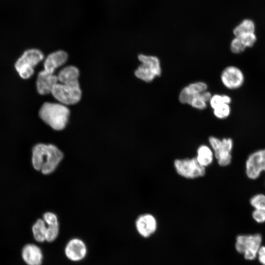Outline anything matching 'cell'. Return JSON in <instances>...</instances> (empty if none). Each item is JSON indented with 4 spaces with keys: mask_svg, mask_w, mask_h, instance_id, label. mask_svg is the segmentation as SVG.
<instances>
[{
    "mask_svg": "<svg viewBox=\"0 0 265 265\" xmlns=\"http://www.w3.org/2000/svg\"><path fill=\"white\" fill-rule=\"evenodd\" d=\"M69 109L63 104L46 102L40 108L41 119L55 130L63 129L68 122Z\"/></svg>",
    "mask_w": 265,
    "mask_h": 265,
    "instance_id": "7a4b0ae2",
    "label": "cell"
},
{
    "mask_svg": "<svg viewBox=\"0 0 265 265\" xmlns=\"http://www.w3.org/2000/svg\"><path fill=\"white\" fill-rule=\"evenodd\" d=\"M214 115L218 119H224L227 118L231 113L230 105L223 104L213 109Z\"/></svg>",
    "mask_w": 265,
    "mask_h": 265,
    "instance_id": "cb8c5ba5",
    "label": "cell"
},
{
    "mask_svg": "<svg viewBox=\"0 0 265 265\" xmlns=\"http://www.w3.org/2000/svg\"><path fill=\"white\" fill-rule=\"evenodd\" d=\"M57 76L43 70L38 75L36 86L38 92L41 95L51 93L54 86L58 83Z\"/></svg>",
    "mask_w": 265,
    "mask_h": 265,
    "instance_id": "4fadbf2b",
    "label": "cell"
},
{
    "mask_svg": "<svg viewBox=\"0 0 265 265\" xmlns=\"http://www.w3.org/2000/svg\"><path fill=\"white\" fill-rule=\"evenodd\" d=\"M232 101L231 97L226 95L215 94L212 96L209 102L212 109H214L222 104L230 105Z\"/></svg>",
    "mask_w": 265,
    "mask_h": 265,
    "instance_id": "7402d4cb",
    "label": "cell"
},
{
    "mask_svg": "<svg viewBox=\"0 0 265 265\" xmlns=\"http://www.w3.org/2000/svg\"><path fill=\"white\" fill-rule=\"evenodd\" d=\"M208 141L218 165L221 167L230 165L232 159L231 152L234 145L233 139L230 137L221 139L211 136Z\"/></svg>",
    "mask_w": 265,
    "mask_h": 265,
    "instance_id": "5b68a950",
    "label": "cell"
},
{
    "mask_svg": "<svg viewBox=\"0 0 265 265\" xmlns=\"http://www.w3.org/2000/svg\"><path fill=\"white\" fill-rule=\"evenodd\" d=\"M262 237L259 234L254 235H239L237 238L235 247L237 251L244 254L245 259L254 260L261 247Z\"/></svg>",
    "mask_w": 265,
    "mask_h": 265,
    "instance_id": "52a82bcc",
    "label": "cell"
},
{
    "mask_svg": "<svg viewBox=\"0 0 265 265\" xmlns=\"http://www.w3.org/2000/svg\"><path fill=\"white\" fill-rule=\"evenodd\" d=\"M57 76L58 81L61 83L79 84V71L75 66H69L65 67L59 72Z\"/></svg>",
    "mask_w": 265,
    "mask_h": 265,
    "instance_id": "e0dca14e",
    "label": "cell"
},
{
    "mask_svg": "<svg viewBox=\"0 0 265 265\" xmlns=\"http://www.w3.org/2000/svg\"><path fill=\"white\" fill-rule=\"evenodd\" d=\"M265 172V148L250 154L245 162V174L247 178L254 180Z\"/></svg>",
    "mask_w": 265,
    "mask_h": 265,
    "instance_id": "9c48e42d",
    "label": "cell"
},
{
    "mask_svg": "<svg viewBox=\"0 0 265 265\" xmlns=\"http://www.w3.org/2000/svg\"><path fill=\"white\" fill-rule=\"evenodd\" d=\"M43 219L48 225H59L57 216L53 212H47L44 214Z\"/></svg>",
    "mask_w": 265,
    "mask_h": 265,
    "instance_id": "83f0119b",
    "label": "cell"
},
{
    "mask_svg": "<svg viewBox=\"0 0 265 265\" xmlns=\"http://www.w3.org/2000/svg\"><path fill=\"white\" fill-rule=\"evenodd\" d=\"M63 157L62 153L55 146L39 143L32 148L31 162L35 170L49 174L55 170Z\"/></svg>",
    "mask_w": 265,
    "mask_h": 265,
    "instance_id": "6da1fadb",
    "label": "cell"
},
{
    "mask_svg": "<svg viewBox=\"0 0 265 265\" xmlns=\"http://www.w3.org/2000/svg\"><path fill=\"white\" fill-rule=\"evenodd\" d=\"M138 59L141 62L134 72L138 79L146 82H151L156 77L161 73V69L159 59L153 55L139 54Z\"/></svg>",
    "mask_w": 265,
    "mask_h": 265,
    "instance_id": "3957f363",
    "label": "cell"
},
{
    "mask_svg": "<svg viewBox=\"0 0 265 265\" xmlns=\"http://www.w3.org/2000/svg\"><path fill=\"white\" fill-rule=\"evenodd\" d=\"M156 217L151 213L140 215L136 219L135 228L138 234L144 238H148L153 234L157 228Z\"/></svg>",
    "mask_w": 265,
    "mask_h": 265,
    "instance_id": "8fae6325",
    "label": "cell"
},
{
    "mask_svg": "<svg viewBox=\"0 0 265 265\" xmlns=\"http://www.w3.org/2000/svg\"><path fill=\"white\" fill-rule=\"evenodd\" d=\"M24 261L27 265H41L43 261V253L41 249L34 244L25 245L22 251Z\"/></svg>",
    "mask_w": 265,
    "mask_h": 265,
    "instance_id": "9a60e30c",
    "label": "cell"
},
{
    "mask_svg": "<svg viewBox=\"0 0 265 265\" xmlns=\"http://www.w3.org/2000/svg\"><path fill=\"white\" fill-rule=\"evenodd\" d=\"M173 164L177 174L186 179H197L206 174V167L201 165L195 157L176 159Z\"/></svg>",
    "mask_w": 265,
    "mask_h": 265,
    "instance_id": "8992f818",
    "label": "cell"
},
{
    "mask_svg": "<svg viewBox=\"0 0 265 265\" xmlns=\"http://www.w3.org/2000/svg\"><path fill=\"white\" fill-rule=\"evenodd\" d=\"M47 225L46 240L48 242L53 241L59 234V225Z\"/></svg>",
    "mask_w": 265,
    "mask_h": 265,
    "instance_id": "484cf974",
    "label": "cell"
},
{
    "mask_svg": "<svg viewBox=\"0 0 265 265\" xmlns=\"http://www.w3.org/2000/svg\"><path fill=\"white\" fill-rule=\"evenodd\" d=\"M246 49V47L238 37L235 36L232 40L230 44V50L233 53H240L243 52Z\"/></svg>",
    "mask_w": 265,
    "mask_h": 265,
    "instance_id": "d4e9b609",
    "label": "cell"
},
{
    "mask_svg": "<svg viewBox=\"0 0 265 265\" xmlns=\"http://www.w3.org/2000/svg\"><path fill=\"white\" fill-rule=\"evenodd\" d=\"M220 78L223 84L229 89L240 87L244 81V76L242 71L235 66L225 68L222 72Z\"/></svg>",
    "mask_w": 265,
    "mask_h": 265,
    "instance_id": "30bf717a",
    "label": "cell"
},
{
    "mask_svg": "<svg viewBox=\"0 0 265 265\" xmlns=\"http://www.w3.org/2000/svg\"><path fill=\"white\" fill-rule=\"evenodd\" d=\"M258 259L260 262L265 265V246H261L258 252Z\"/></svg>",
    "mask_w": 265,
    "mask_h": 265,
    "instance_id": "f546056e",
    "label": "cell"
},
{
    "mask_svg": "<svg viewBox=\"0 0 265 265\" xmlns=\"http://www.w3.org/2000/svg\"><path fill=\"white\" fill-rule=\"evenodd\" d=\"M252 215L257 223H262L265 222V211L254 210Z\"/></svg>",
    "mask_w": 265,
    "mask_h": 265,
    "instance_id": "f1b7e54d",
    "label": "cell"
},
{
    "mask_svg": "<svg viewBox=\"0 0 265 265\" xmlns=\"http://www.w3.org/2000/svg\"><path fill=\"white\" fill-rule=\"evenodd\" d=\"M51 93L63 105H74L80 100L81 91L79 84H67L57 83Z\"/></svg>",
    "mask_w": 265,
    "mask_h": 265,
    "instance_id": "ba28073f",
    "label": "cell"
},
{
    "mask_svg": "<svg viewBox=\"0 0 265 265\" xmlns=\"http://www.w3.org/2000/svg\"><path fill=\"white\" fill-rule=\"evenodd\" d=\"M87 248L84 242L79 238L71 239L66 244L65 253L71 261L78 262L82 260L86 255Z\"/></svg>",
    "mask_w": 265,
    "mask_h": 265,
    "instance_id": "7c38bea8",
    "label": "cell"
},
{
    "mask_svg": "<svg viewBox=\"0 0 265 265\" xmlns=\"http://www.w3.org/2000/svg\"><path fill=\"white\" fill-rule=\"evenodd\" d=\"M249 203L254 210L265 211V194L258 193L253 195Z\"/></svg>",
    "mask_w": 265,
    "mask_h": 265,
    "instance_id": "603a6c76",
    "label": "cell"
},
{
    "mask_svg": "<svg viewBox=\"0 0 265 265\" xmlns=\"http://www.w3.org/2000/svg\"><path fill=\"white\" fill-rule=\"evenodd\" d=\"M207 88V84L202 81L191 83L182 89L179 95V101L189 105L194 96L206 91Z\"/></svg>",
    "mask_w": 265,
    "mask_h": 265,
    "instance_id": "5bb4252c",
    "label": "cell"
},
{
    "mask_svg": "<svg viewBox=\"0 0 265 265\" xmlns=\"http://www.w3.org/2000/svg\"><path fill=\"white\" fill-rule=\"evenodd\" d=\"M237 37L240 39L246 48L253 47L257 40V37L254 33H246Z\"/></svg>",
    "mask_w": 265,
    "mask_h": 265,
    "instance_id": "4316f807",
    "label": "cell"
},
{
    "mask_svg": "<svg viewBox=\"0 0 265 265\" xmlns=\"http://www.w3.org/2000/svg\"><path fill=\"white\" fill-rule=\"evenodd\" d=\"M195 158L201 165L206 168L212 163L214 153L210 146L202 144L197 148Z\"/></svg>",
    "mask_w": 265,
    "mask_h": 265,
    "instance_id": "ac0fdd59",
    "label": "cell"
},
{
    "mask_svg": "<svg viewBox=\"0 0 265 265\" xmlns=\"http://www.w3.org/2000/svg\"><path fill=\"white\" fill-rule=\"evenodd\" d=\"M255 25L254 22L249 19L244 20L239 25L237 26L233 30L235 36L242 34L254 33Z\"/></svg>",
    "mask_w": 265,
    "mask_h": 265,
    "instance_id": "44dd1931",
    "label": "cell"
},
{
    "mask_svg": "<svg viewBox=\"0 0 265 265\" xmlns=\"http://www.w3.org/2000/svg\"><path fill=\"white\" fill-rule=\"evenodd\" d=\"M47 225L44 220L38 219L32 227V232L34 239L38 242L46 240Z\"/></svg>",
    "mask_w": 265,
    "mask_h": 265,
    "instance_id": "d6986e66",
    "label": "cell"
},
{
    "mask_svg": "<svg viewBox=\"0 0 265 265\" xmlns=\"http://www.w3.org/2000/svg\"><path fill=\"white\" fill-rule=\"evenodd\" d=\"M68 59L67 53L63 51H57L50 54L44 63V71L53 74L55 70L64 64Z\"/></svg>",
    "mask_w": 265,
    "mask_h": 265,
    "instance_id": "2e32d148",
    "label": "cell"
},
{
    "mask_svg": "<svg viewBox=\"0 0 265 265\" xmlns=\"http://www.w3.org/2000/svg\"><path fill=\"white\" fill-rule=\"evenodd\" d=\"M212 96L211 93L206 90L194 96L189 105L195 108L204 109L206 108L207 103L210 101Z\"/></svg>",
    "mask_w": 265,
    "mask_h": 265,
    "instance_id": "ffe728a7",
    "label": "cell"
},
{
    "mask_svg": "<svg viewBox=\"0 0 265 265\" xmlns=\"http://www.w3.org/2000/svg\"><path fill=\"white\" fill-rule=\"evenodd\" d=\"M44 57L43 53L39 50L28 49L24 52L15 62V69L22 79H29L34 73V67Z\"/></svg>",
    "mask_w": 265,
    "mask_h": 265,
    "instance_id": "277c9868",
    "label": "cell"
}]
</instances>
